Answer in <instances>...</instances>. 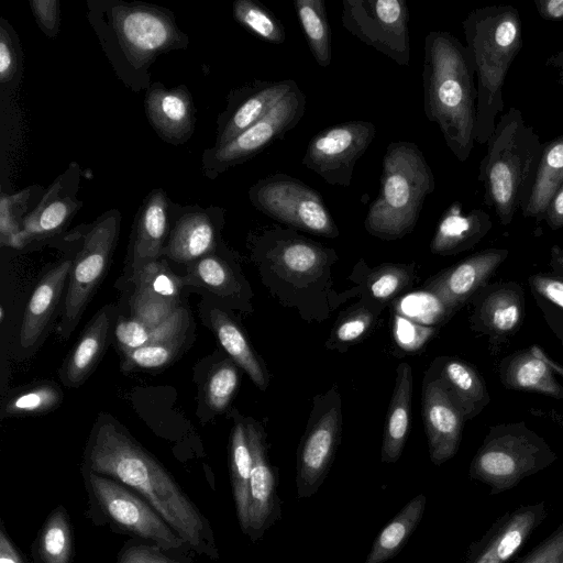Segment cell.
I'll list each match as a JSON object with an SVG mask.
<instances>
[{
	"label": "cell",
	"instance_id": "cell-42",
	"mask_svg": "<svg viewBox=\"0 0 563 563\" xmlns=\"http://www.w3.org/2000/svg\"><path fill=\"white\" fill-rule=\"evenodd\" d=\"M186 333L122 352L121 369H159L169 365L184 347Z\"/></svg>",
	"mask_w": 563,
	"mask_h": 563
},
{
	"label": "cell",
	"instance_id": "cell-44",
	"mask_svg": "<svg viewBox=\"0 0 563 563\" xmlns=\"http://www.w3.org/2000/svg\"><path fill=\"white\" fill-rule=\"evenodd\" d=\"M240 382L238 365L231 358L218 363L207 376L203 399L213 413L224 411L230 405Z\"/></svg>",
	"mask_w": 563,
	"mask_h": 563
},
{
	"label": "cell",
	"instance_id": "cell-27",
	"mask_svg": "<svg viewBox=\"0 0 563 563\" xmlns=\"http://www.w3.org/2000/svg\"><path fill=\"white\" fill-rule=\"evenodd\" d=\"M493 228L490 216L482 209L463 212L459 201L443 212L430 243L437 255H454L476 245Z\"/></svg>",
	"mask_w": 563,
	"mask_h": 563
},
{
	"label": "cell",
	"instance_id": "cell-17",
	"mask_svg": "<svg viewBox=\"0 0 563 563\" xmlns=\"http://www.w3.org/2000/svg\"><path fill=\"white\" fill-rule=\"evenodd\" d=\"M245 422L252 453L246 537L257 542L282 518V500L277 472L267 456L263 430L252 420Z\"/></svg>",
	"mask_w": 563,
	"mask_h": 563
},
{
	"label": "cell",
	"instance_id": "cell-16",
	"mask_svg": "<svg viewBox=\"0 0 563 563\" xmlns=\"http://www.w3.org/2000/svg\"><path fill=\"white\" fill-rule=\"evenodd\" d=\"M470 325L488 336L490 346L498 347L521 328L525 317V292L516 282H496L481 288L472 298Z\"/></svg>",
	"mask_w": 563,
	"mask_h": 563
},
{
	"label": "cell",
	"instance_id": "cell-58",
	"mask_svg": "<svg viewBox=\"0 0 563 563\" xmlns=\"http://www.w3.org/2000/svg\"><path fill=\"white\" fill-rule=\"evenodd\" d=\"M550 267L552 273L563 276V246L553 245L550 249Z\"/></svg>",
	"mask_w": 563,
	"mask_h": 563
},
{
	"label": "cell",
	"instance_id": "cell-29",
	"mask_svg": "<svg viewBox=\"0 0 563 563\" xmlns=\"http://www.w3.org/2000/svg\"><path fill=\"white\" fill-rule=\"evenodd\" d=\"M217 227L209 213L190 211L176 222L163 255L190 264L210 255L216 247Z\"/></svg>",
	"mask_w": 563,
	"mask_h": 563
},
{
	"label": "cell",
	"instance_id": "cell-61",
	"mask_svg": "<svg viewBox=\"0 0 563 563\" xmlns=\"http://www.w3.org/2000/svg\"><path fill=\"white\" fill-rule=\"evenodd\" d=\"M551 418L563 429V413L551 411Z\"/></svg>",
	"mask_w": 563,
	"mask_h": 563
},
{
	"label": "cell",
	"instance_id": "cell-20",
	"mask_svg": "<svg viewBox=\"0 0 563 563\" xmlns=\"http://www.w3.org/2000/svg\"><path fill=\"white\" fill-rule=\"evenodd\" d=\"M508 255L507 249L479 251L430 278L426 289L439 295L456 312L487 285Z\"/></svg>",
	"mask_w": 563,
	"mask_h": 563
},
{
	"label": "cell",
	"instance_id": "cell-40",
	"mask_svg": "<svg viewBox=\"0 0 563 563\" xmlns=\"http://www.w3.org/2000/svg\"><path fill=\"white\" fill-rule=\"evenodd\" d=\"M63 400L57 385L42 382L16 390L2 405V417H23L46 413Z\"/></svg>",
	"mask_w": 563,
	"mask_h": 563
},
{
	"label": "cell",
	"instance_id": "cell-55",
	"mask_svg": "<svg viewBox=\"0 0 563 563\" xmlns=\"http://www.w3.org/2000/svg\"><path fill=\"white\" fill-rule=\"evenodd\" d=\"M534 300L542 312L545 323L563 347V310L540 298H534Z\"/></svg>",
	"mask_w": 563,
	"mask_h": 563
},
{
	"label": "cell",
	"instance_id": "cell-9",
	"mask_svg": "<svg viewBox=\"0 0 563 563\" xmlns=\"http://www.w3.org/2000/svg\"><path fill=\"white\" fill-rule=\"evenodd\" d=\"M120 228V214L111 210L89 225L69 273L62 320L58 325L60 338L67 340L103 279L115 246Z\"/></svg>",
	"mask_w": 563,
	"mask_h": 563
},
{
	"label": "cell",
	"instance_id": "cell-32",
	"mask_svg": "<svg viewBox=\"0 0 563 563\" xmlns=\"http://www.w3.org/2000/svg\"><path fill=\"white\" fill-rule=\"evenodd\" d=\"M33 563H74L75 536L70 516L63 505L45 518L31 544Z\"/></svg>",
	"mask_w": 563,
	"mask_h": 563
},
{
	"label": "cell",
	"instance_id": "cell-33",
	"mask_svg": "<svg viewBox=\"0 0 563 563\" xmlns=\"http://www.w3.org/2000/svg\"><path fill=\"white\" fill-rule=\"evenodd\" d=\"M229 468L235 512L241 531L249 529V487L252 471V453L247 438L246 422L238 415L234 418L230 444Z\"/></svg>",
	"mask_w": 563,
	"mask_h": 563
},
{
	"label": "cell",
	"instance_id": "cell-15",
	"mask_svg": "<svg viewBox=\"0 0 563 563\" xmlns=\"http://www.w3.org/2000/svg\"><path fill=\"white\" fill-rule=\"evenodd\" d=\"M547 516L544 501L521 505L506 511L478 540L470 544L463 563H507L528 542Z\"/></svg>",
	"mask_w": 563,
	"mask_h": 563
},
{
	"label": "cell",
	"instance_id": "cell-30",
	"mask_svg": "<svg viewBox=\"0 0 563 563\" xmlns=\"http://www.w3.org/2000/svg\"><path fill=\"white\" fill-rule=\"evenodd\" d=\"M382 445V462L396 463L406 443L411 412L412 372L407 363L397 367Z\"/></svg>",
	"mask_w": 563,
	"mask_h": 563
},
{
	"label": "cell",
	"instance_id": "cell-8",
	"mask_svg": "<svg viewBox=\"0 0 563 563\" xmlns=\"http://www.w3.org/2000/svg\"><path fill=\"white\" fill-rule=\"evenodd\" d=\"M80 472L87 495L85 516L95 526L191 553L187 543L134 490L86 467L81 466Z\"/></svg>",
	"mask_w": 563,
	"mask_h": 563
},
{
	"label": "cell",
	"instance_id": "cell-38",
	"mask_svg": "<svg viewBox=\"0 0 563 563\" xmlns=\"http://www.w3.org/2000/svg\"><path fill=\"white\" fill-rule=\"evenodd\" d=\"M294 5L308 47L320 67L332 59L331 30L323 0H295Z\"/></svg>",
	"mask_w": 563,
	"mask_h": 563
},
{
	"label": "cell",
	"instance_id": "cell-6",
	"mask_svg": "<svg viewBox=\"0 0 563 563\" xmlns=\"http://www.w3.org/2000/svg\"><path fill=\"white\" fill-rule=\"evenodd\" d=\"M435 189L434 175L419 146L390 142L383 157L380 186L364 219L365 230L397 240L416 227L426 198Z\"/></svg>",
	"mask_w": 563,
	"mask_h": 563
},
{
	"label": "cell",
	"instance_id": "cell-18",
	"mask_svg": "<svg viewBox=\"0 0 563 563\" xmlns=\"http://www.w3.org/2000/svg\"><path fill=\"white\" fill-rule=\"evenodd\" d=\"M131 316L150 328L167 320L180 307L183 278L163 261L147 263L132 272Z\"/></svg>",
	"mask_w": 563,
	"mask_h": 563
},
{
	"label": "cell",
	"instance_id": "cell-48",
	"mask_svg": "<svg viewBox=\"0 0 563 563\" xmlns=\"http://www.w3.org/2000/svg\"><path fill=\"white\" fill-rule=\"evenodd\" d=\"M30 194L25 190L12 196H2L0 202L1 243L14 249H22L21 229L22 213L26 209Z\"/></svg>",
	"mask_w": 563,
	"mask_h": 563
},
{
	"label": "cell",
	"instance_id": "cell-52",
	"mask_svg": "<svg viewBox=\"0 0 563 563\" xmlns=\"http://www.w3.org/2000/svg\"><path fill=\"white\" fill-rule=\"evenodd\" d=\"M18 46L10 33V27L0 25V79L8 82L14 78L18 70Z\"/></svg>",
	"mask_w": 563,
	"mask_h": 563
},
{
	"label": "cell",
	"instance_id": "cell-12",
	"mask_svg": "<svg viewBox=\"0 0 563 563\" xmlns=\"http://www.w3.org/2000/svg\"><path fill=\"white\" fill-rule=\"evenodd\" d=\"M345 30L401 66L410 64L409 9L405 0H343Z\"/></svg>",
	"mask_w": 563,
	"mask_h": 563
},
{
	"label": "cell",
	"instance_id": "cell-59",
	"mask_svg": "<svg viewBox=\"0 0 563 563\" xmlns=\"http://www.w3.org/2000/svg\"><path fill=\"white\" fill-rule=\"evenodd\" d=\"M545 65L558 69L559 81L563 86V49L551 55L547 59Z\"/></svg>",
	"mask_w": 563,
	"mask_h": 563
},
{
	"label": "cell",
	"instance_id": "cell-39",
	"mask_svg": "<svg viewBox=\"0 0 563 563\" xmlns=\"http://www.w3.org/2000/svg\"><path fill=\"white\" fill-rule=\"evenodd\" d=\"M393 311L419 324L435 328L455 313L439 295L426 288L396 298Z\"/></svg>",
	"mask_w": 563,
	"mask_h": 563
},
{
	"label": "cell",
	"instance_id": "cell-28",
	"mask_svg": "<svg viewBox=\"0 0 563 563\" xmlns=\"http://www.w3.org/2000/svg\"><path fill=\"white\" fill-rule=\"evenodd\" d=\"M168 231V202L163 190L155 189L145 200L136 221L131 271L157 261L164 253Z\"/></svg>",
	"mask_w": 563,
	"mask_h": 563
},
{
	"label": "cell",
	"instance_id": "cell-13",
	"mask_svg": "<svg viewBox=\"0 0 563 563\" xmlns=\"http://www.w3.org/2000/svg\"><path fill=\"white\" fill-rule=\"evenodd\" d=\"M376 135L373 122L353 120L329 126L309 141L302 164L329 185L349 187L354 167Z\"/></svg>",
	"mask_w": 563,
	"mask_h": 563
},
{
	"label": "cell",
	"instance_id": "cell-7",
	"mask_svg": "<svg viewBox=\"0 0 563 563\" xmlns=\"http://www.w3.org/2000/svg\"><path fill=\"white\" fill-rule=\"evenodd\" d=\"M558 460L548 442L526 422L492 426L472 459L468 477L486 484L490 495L503 494Z\"/></svg>",
	"mask_w": 563,
	"mask_h": 563
},
{
	"label": "cell",
	"instance_id": "cell-1",
	"mask_svg": "<svg viewBox=\"0 0 563 563\" xmlns=\"http://www.w3.org/2000/svg\"><path fill=\"white\" fill-rule=\"evenodd\" d=\"M81 466L139 494L187 543L191 553L220 559L209 519L164 465L111 417L99 418L87 441Z\"/></svg>",
	"mask_w": 563,
	"mask_h": 563
},
{
	"label": "cell",
	"instance_id": "cell-35",
	"mask_svg": "<svg viewBox=\"0 0 563 563\" xmlns=\"http://www.w3.org/2000/svg\"><path fill=\"white\" fill-rule=\"evenodd\" d=\"M426 505L424 494L410 499L380 530L364 563H385L395 558L420 523Z\"/></svg>",
	"mask_w": 563,
	"mask_h": 563
},
{
	"label": "cell",
	"instance_id": "cell-57",
	"mask_svg": "<svg viewBox=\"0 0 563 563\" xmlns=\"http://www.w3.org/2000/svg\"><path fill=\"white\" fill-rule=\"evenodd\" d=\"M534 5L543 20H563V0H534Z\"/></svg>",
	"mask_w": 563,
	"mask_h": 563
},
{
	"label": "cell",
	"instance_id": "cell-10",
	"mask_svg": "<svg viewBox=\"0 0 563 563\" xmlns=\"http://www.w3.org/2000/svg\"><path fill=\"white\" fill-rule=\"evenodd\" d=\"M251 203L262 213L316 235L340 234L319 191L286 174L266 176L249 190Z\"/></svg>",
	"mask_w": 563,
	"mask_h": 563
},
{
	"label": "cell",
	"instance_id": "cell-22",
	"mask_svg": "<svg viewBox=\"0 0 563 563\" xmlns=\"http://www.w3.org/2000/svg\"><path fill=\"white\" fill-rule=\"evenodd\" d=\"M115 321L113 305L103 306L95 313L60 367L64 385L79 387L92 374L107 351Z\"/></svg>",
	"mask_w": 563,
	"mask_h": 563
},
{
	"label": "cell",
	"instance_id": "cell-25",
	"mask_svg": "<svg viewBox=\"0 0 563 563\" xmlns=\"http://www.w3.org/2000/svg\"><path fill=\"white\" fill-rule=\"evenodd\" d=\"M540 349L538 344H533L504 357L498 367L499 379L510 390L563 399V386L541 357Z\"/></svg>",
	"mask_w": 563,
	"mask_h": 563
},
{
	"label": "cell",
	"instance_id": "cell-47",
	"mask_svg": "<svg viewBox=\"0 0 563 563\" xmlns=\"http://www.w3.org/2000/svg\"><path fill=\"white\" fill-rule=\"evenodd\" d=\"M374 311L364 305L346 311L336 322L330 338V347L346 346L363 339L375 321Z\"/></svg>",
	"mask_w": 563,
	"mask_h": 563
},
{
	"label": "cell",
	"instance_id": "cell-21",
	"mask_svg": "<svg viewBox=\"0 0 563 563\" xmlns=\"http://www.w3.org/2000/svg\"><path fill=\"white\" fill-rule=\"evenodd\" d=\"M297 86L294 79L255 80L233 91L230 96L229 108L222 115L214 147L231 142L241 132L262 119Z\"/></svg>",
	"mask_w": 563,
	"mask_h": 563
},
{
	"label": "cell",
	"instance_id": "cell-56",
	"mask_svg": "<svg viewBox=\"0 0 563 563\" xmlns=\"http://www.w3.org/2000/svg\"><path fill=\"white\" fill-rule=\"evenodd\" d=\"M544 220L551 230H559L563 227V183L551 199Z\"/></svg>",
	"mask_w": 563,
	"mask_h": 563
},
{
	"label": "cell",
	"instance_id": "cell-3",
	"mask_svg": "<svg viewBox=\"0 0 563 563\" xmlns=\"http://www.w3.org/2000/svg\"><path fill=\"white\" fill-rule=\"evenodd\" d=\"M423 110L460 161L474 147L477 88L466 45L446 31H431L424 37L422 69Z\"/></svg>",
	"mask_w": 563,
	"mask_h": 563
},
{
	"label": "cell",
	"instance_id": "cell-45",
	"mask_svg": "<svg viewBox=\"0 0 563 563\" xmlns=\"http://www.w3.org/2000/svg\"><path fill=\"white\" fill-rule=\"evenodd\" d=\"M413 268L404 264H383L366 276L365 288L377 303L395 299L408 287Z\"/></svg>",
	"mask_w": 563,
	"mask_h": 563
},
{
	"label": "cell",
	"instance_id": "cell-51",
	"mask_svg": "<svg viewBox=\"0 0 563 563\" xmlns=\"http://www.w3.org/2000/svg\"><path fill=\"white\" fill-rule=\"evenodd\" d=\"M528 283L533 298H540L563 310V276L554 273H536Z\"/></svg>",
	"mask_w": 563,
	"mask_h": 563
},
{
	"label": "cell",
	"instance_id": "cell-23",
	"mask_svg": "<svg viewBox=\"0 0 563 563\" xmlns=\"http://www.w3.org/2000/svg\"><path fill=\"white\" fill-rule=\"evenodd\" d=\"M73 260L53 266L35 286L24 310L20 328V345L36 346L43 339L67 288Z\"/></svg>",
	"mask_w": 563,
	"mask_h": 563
},
{
	"label": "cell",
	"instance_id": "cell-36",
	"mask_svg": "<svg viewBox=\"0 0 563 563\" xmlns=\"http://www.w3.org/2000/svg\"><path fill=\"white\" fill-rule=\"evenodd\" d=\"M209 318L213 332L230 358L250 376L258 388L265 390L268 377L241 328L218 308L210 310Z\"/></svg>",
	"mask_w": 563,
	"mask_h": 563
},
{
	"label": "cell",
	"instance_id": "cell-24",
	"mask_svg": "<svg viewBox=\"0 0 563 563\" xmlns=\"http://www.w3.org/2000/svg\"><path fill=\"white\" fill-rule=\"evenodd\" d=\"M146 115L156 132L173 144L186 142L194 130V108L186 87L166 89L155 84L145 96Z\"/></svg>",
	"mask_w": 563,
	"mask_h": 563
},
{
	"label": "cell",
	"instance_id": "cell-50",
	"mask_svg": "<svg viewBox=\"0 0 563 563\" xmlns=\"http://www.w3.org/2000/svg\"><path fill=\"white\" fill-rule=\"evenodd\" d=\"M515 563H563V519L554 531Z\"/></svg>",
	"mask_w": 563,
	"mask_h": 563
},
{
	"label": "cell",
	"instance_id": "cell-34",
	"mask_svg": "<svg viewBox=\"0 0 563 563\" xmlns=\"http://www.w3.org/2000/svg\"><path fill=\"white\" fill-rule=\"evenodd\" d=\"M563 183V134L543 143L536 179L522 211L525 218L544 220L547 208Z\"/></svg>",
	"mask_w": 563,
	"mask_h": 563
},
{
	"label": "cell",
	"instance_id": "cell-41",
	"mask_svg": "<svg viewBox=\"0 0 563 563\" xmlns=\"http://www.w3.org/2000/svg\"><path fill=\"white\" fill-rule=\"evenodd\" d=\"M183 284L200 286L223 297L235 295L239 288L232 268L224 260L212 254L188 264V274Z\"/></svg>",
	"mask_w": 563,
	"mask_h": 563
},
{
	"label": "cell",
	"instance_id": "cell-4",
	"mask_svg": "<svg viewBox=\"0 0 563 563\" xmlns=\"http://www.w3.org/2000/svg\"><path fill=\"white\" fill-rule=\"evenodd\" d=\"M476 77L475 142L486 144L504 109L506 75L522 47V26L514 5L477 8L462 22Z\"/></svg>",
	"mask_w": 563,
	"mask_h": 563
},
{
	"label": "cell",
	"instance_id": "cell-37",
	"mask_svg": "<svg viewBox=\"0 0 563 563\" xmlns=\"http://www.w3.org/2000/svg\"><path fill=\"white\" fill-rule=\"evenodd\" d=\"M188 325V311L180 306L167 320L155 328H150L132 317L120 316L117 318L113 335L118 347L124 352L186 333Z\"/></svg>",
	"mask_w": 563,
	"mask_h": 563
},
{
	"label": "cell",
	"instance_id": "cell-14",
	"mask_svg": "<svg viewBox=\"0 0 563 563\" xmlns=\"http://www.w3.org/2000/svg\"><path fill=\"white\" fill-rule=\"evenodd\" d=\"M306 112V96L297 86L262 119L241 132L231 142L212 147L205 155L203 165L209 177L240 164L282 139L294 129Z\"/></svg>",
	"mask_w": 563,
	"mask_h": 563
},
{
	"label": "cell",
	"instance_id": "cell-2",
	"mask_svg": "<svg viewBox=\"0 0 563 563\" xmlns=\"http://www.w3.org/2000/svg\"><path fill=\"white\" fill-rule=\"evenodd\" d=\"M88 21L120 79L147 88L150 67L164 53L187 46L173 14L159 7L118 0L88 1Z\"/></svg>",
	"mask_w": 563,
	"mask_h": 563
},
{
	"label": "cell",
	"instance_id": "cell-46",
	"mask_svg": "<svg viewBox=\"0 0 563 563\" xmlns=\"http://www.w3.org/2000/svg\"><path fill=\"white\" fill-rule=\"evenodd\" d=\"M190 552L172 550L136 538H129L113 563H197Z\"/></svg>",
	"mask_w": 563,
	"mask_h": 563
},
{
	"label": "cell",
	"instance_id": "cell-54",
	"mask_svg": "<svg viewBox=\"0 0 563 563\" xmlns=\"http://www.w3.org/2000/svg\"><path fill=\"white\" fill-rule=\"evenodd\" d=\"M0 563H30L11 539L2 519H0Z\"/></svg>",
	"mask_w": 563,
	"mask_h": 563
},
{
	"label": "cell",
	"instance_id": "cell-49",
	"mask_svg": "<svg viewBox=\"0 0 563 563\" xmlns=\"http://www.w3.org/2000/svg\"><path fill=\"white\" fill-rule=\"evenodd\" d=\"M437 330L435 327L422 325L393 312V335L405 351L413 352L423 347Z\"/></svg>",
	"mask_w": 563,
	"mask_h": 563
},
{
	"label": "cell",
	"instance_id": "cell-11",
	"mask_svg": "<svg viewBox=\"0 0 563 563\" xmlns=\"http://www.w3.org/2000/svg\"><path fill=\"white\" fill-rule=\"evenodd\" d=\"M341 429V400L334 386L313 400V408L297 451V498L313 496L323 484L340 443Z\"/></svg>",
	"mask_w": 563,
	"mask_h": 563
},
{
	"label": "cell",
	"instance_id": "cell-19",
	"mask_svg": "<svg viewBox=\"0 0 563 563\" xmlns=\"http://www.w3.org/2000/svg\"><path fill=\"white\" fill-rule=\"evenodd\" d=\"M422 416L430 460L439 466L457 453L465 419L438 375L424 379Z\"/></svg>",
	"mask_w": 563,
	"mask_h": 563
},
{
	"label": "cell",
	"instance_id": "cell-31",
	"mask_svg": "<svg viewBox=\"0 0 563 563\" xmlns=\"http://www.w3.org/2000/svg\"><path fill=\"white\" fill-rule=\"evenodd\" d=\"M438 376L446 386L465 420L474 419L489 404L485 379L475 366L460 358H446Z\"/></svg>",
	"mask_w": 563,
	"mask_h": 563
},
{
	"label": "cell",
	"instance_id": "cell-26",
	"mask_svg": "<svg viewBox=\"0 0 563 563\" xmlns=\"http://www.w3.org/2000/svg\"><path fill=\"white\" fill-rule=\"evenodd\" d=\"M74 167L44 194L35 209L24 217L20 233L22 247L58 233L79 207L74 194H65Z\"/></svg>",
	"mask_w": 563,
	"mask_h": 563
},
{
	"label": "cell",
	"instance_id": "cell-5",
	"mask_svg": "<svg viewBox=\"0 0 563 563\" xmlns=\"http://www.w3.org/2000/svg\"><path fill=\"white\" fill-rule=\"evenodd\" d=\"M486 144L478 174L484 202L503 225H508L518 209L522 212L528 203L543 143L521 111L510 108L496 122Z\"/></svg>",
	"mask_w": 563,
	"mask_h": 563
},
{
	"label": "cell",
	"instance_id": "cell-53",
	"mask_svg": "<svg viewBox=\"0 0 563 563\" xmlns=\"http://www.w3.org/2000/svg\"><path fill=\"white\" fill-rule=\"evenodd\" d=\"M35 20L47 36H55L59 29V2L57 0H31Z\"/></svg>",
	"mask_w": 563,
	"mask_h": 563
},
{
	"label": "cell",
	"instance_id": "cell-60",
	"mask_svg": "<svg viewBox=\"0 0 563 563\" xmlns=\"http://www.w3.org/2000/svg\"><path fill=\"white\" fill-rule=\"evenodd\" d=\"M540 355L543 358V361L552 368L554 373H558L559 375L563 376V366L559 363L554 362L550 356L540 349Z\"/></svg>",
	"mask_w": 563,
	"mask_h": 563
},
{
	"label": "cell",
	"instance_id": "cell-43",
	"mask_svg": "<svg viewBox=\"0 0 563 563\" xmlns=\"http://www.w3.org/2000/svg\"><path fill=\"white\" fill-rule=\"evenodd\" d=\"M234 19L265 42L283 44L285 29L279 19L263 4L253 0H236L233 3Z\"/></svg>",
	"mask_w": 563,
	"mask_h": 563
}]
</instances>
